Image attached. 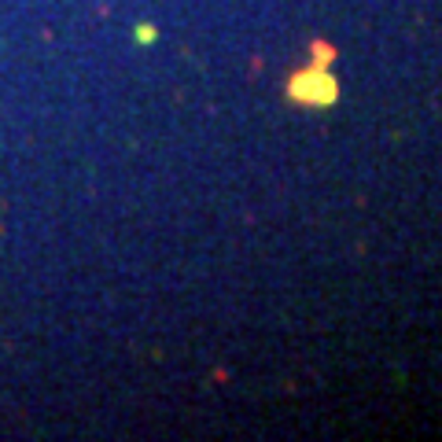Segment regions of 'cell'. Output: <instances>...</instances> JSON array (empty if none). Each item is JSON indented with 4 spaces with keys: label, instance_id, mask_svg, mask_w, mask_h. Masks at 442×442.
I'll return each mask as SVG.
<instances>
[{
    "label": "cell",
    "instance_id": "obj_1",
    "mask_svg": "<svg viewBox=\"0 0 442 442\" xmlns=\"http://www.w3.org/2000/svg\"><path fill=\"white\" fill-rule=\"evenodd\" d=\"M291 92H295V99H303V104L310 99V104L324 107L328 99L336 96V81L328 78V74H321V70H306V74H298V78H295Z\"/></svg>",
    "mask_w": 442,
    "mask_h": 442
}]
</instances>
